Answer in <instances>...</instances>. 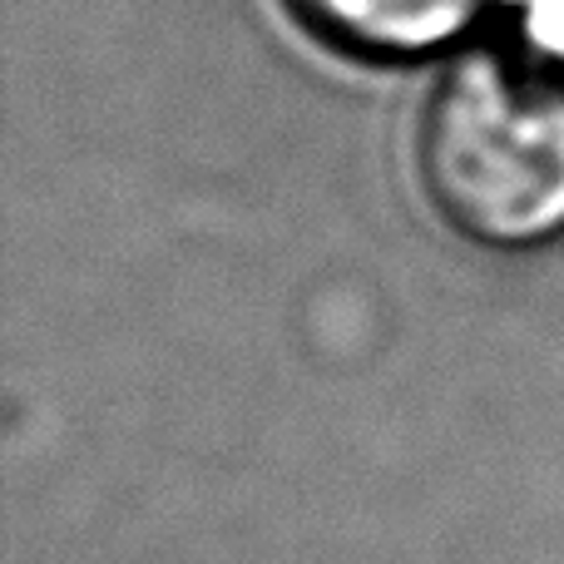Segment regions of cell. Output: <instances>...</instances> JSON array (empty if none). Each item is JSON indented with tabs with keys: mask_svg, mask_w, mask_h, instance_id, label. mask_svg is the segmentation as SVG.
I'll list each match as a JSON object with an SVG mask.
<instances>
[{
	"mask_svg": "<svg viewBox=\"0 0 564 564\" xmlns=\"http://www.w3.org/2000/svg\"><path fill=\"white\" fill-rule=\"evenodd\" d=\"M416 164L451 228L490 248L564 234V65L470 55L436 85Z\"/></svg>",
	"mask_w": 564,
	"mask_h": 564,
	"instance_id": "obj_1",
	"label": "cell"
},
{
	"mask_svg": "<svg viewBox=\"0 0 564 564\" xmlns=\"http://www.w3.org/2000/svg\"><path fill=\"white\" fill-rule=\"evenodd\" d=\"M317 40L351 55H426L456 40L486 0H282Z\"/></svg>",
	"mask_w": 564,
	"mask_h": 564,
	"instance_id": "obj_2",
	"label": "cell"
},
{
	"mask_svg": "<svg viewBox=\"0 0 564 564\" xmlns=\"http://www.w3.org/2000/svg\"><path fill=\"white\" fill-rule=\"evenodd\" d=\"M525 10V35L545 59L564 65V0H520Z\"/></svg>",
	"mask_w": 564,
	"mask_h": 564,
	"instance_id": "obj_3",
	"label": "cell"
}]
</instances>
